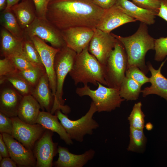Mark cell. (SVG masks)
I'll use <instances>...</instances> for the list:
<instances>
[{"label":"cell","mask_w":167,"mask_h":167,"mask_svg":"<svg viewBox=\"0 0 167 167\" xmlns=\"http://www.w3.org/2000/svg\"><path fill=\"white\" fill-rule=\"evenodd\" d=\"M0 112L10 118L17 117L23 96L8 82L0 84Z\"/></svg>","instance_id":"cell-15"},{"label":"cell","mask_w":167,"mask_h":167,"mask_svg":"<svg viewBox=\"0 0 167 167\" xmlns=\"http://www.w3.org/2000/svg\"><path fill=\"white\" fill-rule=\"evenodd\" d=\"M88 45L77 54L73 66L69 73L75 85L90 83L96 86L97 82L107 86L105 66L101 64L88 50Z\"/></svg>","instance_id":"cell-3"},{"label":"cell","mask_w":167,"mask_h":167,"mask_svg":"<svg viewBox=\"0 0 167 167\" xmlns=\"http://www.w3.org/2000/svg\"><path fill=\"white\" fill-rule=\"evenodd\" d=\"M11 118L13 124L12 135L26 148L32 151L36 142L46 129L38 123L31 124L24 122L18 117Z\"/></svg>","instance_id":"cell-9"},{"label":"cell","mask_w":167,"mask_h":167,"mask_svg":"<svg viewBox=\"0 0 167 167\" xmlns=\"http://www.w3.org/2000/svg\"><path fill=\"white\" fill-rule=\"evenodd\" d=\"M23 0H6L5 9H10L13 6L18 3L20 1Z\"/></svg>","instance_id":"cell-43"},{"label":"cell","mask_w":167,"mask_h":167,"mask_svg":"<svg viewBox=\"0 0 167 167\" xmlns=\"http://www.w3.org/2000/svg\"><path fill=\"white\" fill-rule=\"evenodd\" d=\"M132 2L142 8L158 12L160 6V0H132Z\"/></svg>","instance_id":"cell-38"},{"label":"cell","mask_w":167,"mask_h":167,"mask_svg":"<svg viewBox=\"0 0 167 167\" xmlns=\"http://www.w3.org/2000/svg\"><path fill=\"white\" fill-rule=\"evenodd\" d=\"M41 109L40 104L32 95L24 96L20 104L17 117L26 123L36 124Z\"/></svg>","instance_id":"cell-21"},{"label":"cell","mask_w":167,"mask_h":167,"mask_svg":"<svg viewBox=\"0 0 167 167\" xmlns=\"http://www.w3.org/2000/svg\"><path fill=\"white\" fill-rule=\"evenodd\" d=\"M6 0H0V10L1 11L4 10L6 6Z\"/></svg>","instance_id":"cell-44"},{"label":"cell","mask_w":167,"mask_h":167,"mask_svg":"<svg viewBox=\"0 0 167 167\" xmlns=\"http://www.w3.org/2000/svg\"><path fill=\"white\" fill-rule=\"evenodd\" d=\"M22 43L24 56L34 67L45 71L39 53L31 40L24 37Z\"/></svg>","instance_id":"cell-27"},{"label":"cell","mask_w":167,"mask_h":167,"mask_svg":"<svg viewBox=\"0 0 167 167\" xmlns=\"http://www.w3.org/2000/svg\"><path fill=\"white\" fill-rule=\"evenodd\" d=\"M13 124L11 118L0 112V132L12 135Z\"/></svg>","instance_id":"cell-36"},{"label":"cell","mask_w":167,"mask_h":167,"mask_svg":"<svg viewBox=\"0 0 167 167\" xmlns=\"http://www.w3.org/2000/svg\"><path fill=\"white\" fill-rule=\"evenodd\" d=\"M137 20L128 16L116 4L105 10L96 28L110 33L113 30L124 24Z\"/></svg>","instance_id":"cell-16"},{"label":"cell","mask_w":167,"mask_h":167,"mask_svg":"<svg viewBox=\"0 0 167 167\" xmlns=\"http://www.w3.org/2000/svg\"><path fill=\"white\" fill-rule=\"evenodd\" d=\"M56 114L45 111H41L36 122L46 129L56 132L61 139L67 144L71 145L73 143L72 140L69 137L66 131L58 120Z\"/></svg>","instance_id":"cell-24"},{"label":"cell","mask_w":167,"mask_h":167,"mask_svg":"<svg viewBox=\"0 0 167 167\" xmlns=\"http://www.w3.org/2000/svg\"><path fill=\"white\" fill-rule=\"evenodd\" d=\"M160 6L157 16L167 22V0H160Z\"/></svg>","instance_id":"cell-40"},{"label":"cell","mask_w":167,"mask_h":167,"mask_svg":"<svg viewBox=\"0 0 167 167\" xmlns=\"http://www.w3.org/2000/svg\"><path fill=\"white\" fill-rule=\"evenodd\" d=\"M117 40L111 33H107L95 28L93 35L88 45V50L105 66Z\"/></svg>","instance_id":"cell-10"},{"label":"cell","mask_w":167,"mask_h":167,"mask_svg":"<svg viewBox=\"0 0 167 167\" xmlns=\"http://www.w3.org/2000/svg\"><path fill=\"white\" fill-rule=\"evenodd\" d=\"M17 72L0 78V84L7 81L23 96L32 95L34 88Z\"/></svg>","instance_id":"cell-29"},{"label":"cell","mask_w":167,"mask_h":167,"mask_svg":"<svg viewBox=\"0 0 167 167\" xmlns=\"http://www.w3.org/2000/svg\"><path fill=\"white\" fill-rule=\"evenodd\" d=\"M97 112V108L92 101L87 112L80 118L75 120L69 119L59 109L57 110L54 114L57 115L70 138L72 140L82 142L86 135L92 134L93 130L99 127V124L93 118L94 114Z\"/></svg>","instance_id":"cell-5"},{"label":"cell","mask_w":167,"mask_h":167,"mask_svg":"<svg viewBox=\"0 0 167 167\" xmlns=\"http://www.w3.org/2000/svg\"><path fill=\"white\" fill-rule=\"evenodd\" d=\"M0 54L4 58L23 55L22 41L18 39L2 27L0 30Z\"/></svg>","instance_id":"cell-23"},{"label":"cell","mask_w":167,"mask_h":167,"mask_svg":"<svg viewBox=\"0 0 167 167\" xmlns=\"http://www.w3.org/2000/svg\"><path fill=\"white\" fill-rule=\"evenodd\" d=\"M6 145L10 157L21 167H36V160L32 150L26 148L12 135L2 134Z\"/></svg>","instance_id":"cell-14"},{"label":"cell","mask_w":167,"mask_h":167,"mask_svg":"<svg viewBox=\"0 0 167 167\" xmlns=\"http://www.w3.org/2000/svg\"><path fill=\"white\" fill-rule=\"evenodd\" d=\"M129 16L147 25L153 24L158 12L140 7L128 0H118L116 4Z\"/></svg>","instance_id":"cell-19"},{"label":"cell","mask_w":167,"mask_h":167,"mask_svg":"<svg viewBox=\"0 0 167 167\" xmlns=\"http://www.w3.org/2000/svg\"><path fill=\"white\" fill-rule=\"evenodd\" d=\"M0 167H16V163L10 157L3 158L0 161Z\"/></svg>","instance_id":"cell-42"},{"label":"cell","mask_w":167,"mask_h":167,"mask_svg":"<svg viewBox=\"0 0 167 167\" xmlns=\"http://www.w3.org/2000/svg\"><path fill=\"white\" fill-rule=\"evenodd\" d=\"M53 132L46 129L36 142L32 151L36 160V167H51L54 157L58 153V143L52 140Z\"/></svg>","instance_id":"cell-11"},{"label":"cell","mask_w":167,"mask_h":167,"mask_svg":"<svg viewBox=\"0 0 167 167\" xmlns=\"http://www.w3.org/2000/svg\"><path fill=\"white\" fill-rule=\"evenodd\" d=\"M142 86L133 79L126 76L119 89L121 97L127 101L137 100L141 92Z\"/></svg>","instance_id":"cell-26"},{"label":"cell","mask_w":167,"mask_h":167,"mask_svg":"<svg viewBox=\"0 0 167 167\" xmlns=\"http://www.w3.org/2000/svg\"><path fill=\"white\" fill-rule=\"evenodd\" d=\"M142 103L139 102L134 105L132 110L128 117L130 127L143 130L145 127V115L142 109Z\"/></svg>","instance_id":"cell-30"},{"label":"cell","mask_w":167,"mask_h":167,"mask_svg":"<svg viewBox=\"0 0 167 167\" xmlns=\"http://www.w3.org/2000/svg\"><path fill=\"white\" fill-rule=\"evenodd\" d=\"M24 37L28 38L37 36L55 48L61 49L66 46L61 31L47 19L36 17L24 30Z\"/></svg>","instance_id":"cell-8"},{"label":"cell","mask_w":167,"mask_h":167,"mask_svg":"<svg viewBox=\"0 0 167 167\" xmlns=\"http://www.w3.org/2000/svg\"><path fill=\"white\" fill-rule=\"evenodd\" d=\"M127 65V58L125 49L118 40L105 66V79L108 87L120 89L126 76Z\"/></svg>","instance_id":"cell-7"},{"label":"cell","mask_w":167,"mask_h":167,"mask_svg":"<svg viewBox=\"0 0 167 167\" xmlns=\"http://www.w3.org/2000/svg\"><path fill=\"white\" fill-rule=\"evenodd\" d=\"M0 23L4 28L19 39L23 40L24 37V31L20 26L12 10L5 9L1 11Z\"/></svg>","instance_id":"cell-25"},{"label":"cell","mask_w":167,"mask_h":167,"mask_svg":"<svg viewBox=\"0 0 167 167\" xmlns=\"http://www.w3.org/2000/svg\"><path fill=\"white\" fill-rule=\"evenodd\" d=\"M37 49L48 77L50 87L54 97L56 91L57 80L54 68L55 58L60 49L50 46L37 36L30 38Z\"/></svg>","instance_id":"cell-12"},{"label":"cell","mask_w":167,"mask_h":167,"mask_svg":"<svg viewBox=\"0 0 167 167\" xmlns=\"http://www.w3.org/2000/svg\"><path fill=\"white\" fill-rule=\"evenodd\" d=\"M10 9L15 14L20 26L24 31L36 17L32 0H23L13 6Z\"/></svg>","instance_id":"cell-22"},{"label":"cell","mask_w":167,"mask_h":167,"mask_svg":"<svg viewBox=\"0 0 167 167\" xmlns=\"http://www.w3.org/2000/svg\"><path fill=\"white\" fill-rule=\"evenodd\" d=\"M17 73L34 88L42 76L46 73L45 70L36 67L22 71H18Z\"/></svg>","instance_id":"cell-31"},{"label":"cell","mask_w":167,"mask_h":167,"mask_svg":"<svg viewBox=\"0 0 167 167\" xmlns=\"http://www.w3.org/2000/svg\"><path fill=\"white\" fill-rule=\"evenodd\" d=\"M0 155L3 158L10 157L7 147L5 142L2 134H0Z\"/></svg>","instance_id":"cell-41"},{"label":"cell","mask_w":167,"mask_h":167,"mask_svg":"<svg viewBox=\"0 0 167 167\" xmlns=\"http://www.w3.org/2000/svg\"><path fill=\"white\" fill-rule=\"evenodd\" d=\"M58 157L54 164L56 167H82L94 157L95 151L90 149L84 153L77 155L70 152L68 148L58 146Z\"/></svg>","instance_id":"cell-17"},{"label":"cell","mask_w":167,"mask_h":167,"mask_svg":"<svg viewBox=\"0 0 167 167\" xmlns=\"http://www.w3.org/2000/svg\"><path fill=\"white\" fill-rule=\"evenodd\" d=\"M105 10L92 0H52L46 19L61 31L77 27L95 28Z\"/></svg>","instance_id":"cell-1"},{"label":"cell","mask_w":167,"mask_h":167,"mask_svg":"<svg viewBox=\"0 0 167 167\" xmlns=\"http://www.w3.org/2000/svg\"><path fill=\"white\" fill-rule=\"evenodd\" d=\"M93 2L100 8L107 10L115 5L118 0H92Z\"/></svg>","instance_id":"cell-39"},{"label":"cell","mask_w":167,"mask_h":167,"mask_svg":"<svg viewBox=\"0 0 167 167\" xmlns=\"http://www.w3.org/2000/svg\"><path fill=\"white\" fill-rule=\"evenodd\" d=\"M130 141L127 148L128 151L143 153L145 148L147 139L143 130L130 127Z\"/></svg>","instance_id":"cell-28"},{"label":"cell","mask_w":167,"mask_h":167,"mask_svg":"<svg viewBox=\"0 0 167 167\" xmlns=\"http://www.w3.org/2000/svg\"><path fill=\"white\" fill-rule=\"evenodd\" d=\"M111 33L124 47L127 58V68L137 67L147 74L149 71L145 64V57L149 50H154L155 39L149 34L147 25L141 23L136 32L128 36Z\"/></svg>","instance_id":"cell-2"},{"label":"cell","mask_w":167,"mask_h":167,"mask_svg":"<svg viewBox=\"0 0 167 167\" xmlns=\"http://www.w3.org/2000/svg\"><path fill=\"white\" fill-rule=\"evenodd\" d=\"M34 4L36 17L47 19L46 13L48 5L52 0H32Z\"/></svg>","instance_id":"cell-37"},{"label":"cell","mask_w":167,"mask_h":167,"mask_svg":"<svg viewBox=\"0 0 167 167\" xmlns=\"http://www.w3.org/2000/svg\"><path fill=\"white\" fill-rule=\"evenodd\" d=\"M146 129L148 131L151 130L153 128V126L152 123L148 122L146 124L145 126Z\"/></svg>","instance_id":"cell-45"},{"label":"cell","mask_w":167,"mask_h":167,"mask_svg":"<svg viewBox=\"0 0 167 167\" xmlns=\"http://www.w3.org/2000/svg\"><path fill=\"white\" fill-rule=\"evenodd\" d=\"M165 62L157 70L155 69L150 62L147 63V66L151 73L149 78L150 86L141 91L142 96L145 97L150 94H156L163 98L167 101V79L161 74V70Z\"/></svg>","instance_id":"cell-18"},{"label":"cell","mask_w":167,"mask_h":167,"mask_svg":"<svg viewBox=\"0 0 167 167\" xmlns=\"http://www.w3.org/2000/svg\"><path fill=\"white\" fill-rule=\"evenodd\" d=\"M77 54L66 46L60 49L56 55L54 68L56 75L57 88L53 106L50 113L54 114L59 109L64 113L70 112L69 107L64 105L63 88L65 78L74 64Z\"/></svg>","instance_id":"cell-4"},{"label":"cell","mask_w":167,"mask_h":167,"mask_svg":"<svg viewBox=\"0 0 167 167\" xmlns=\"http://www.w3.org/2000/svg\"><path fill=\"white\" fill-rule=\"evenodd\" d=\"M32 95L40 104L43 110L50 113L54 101V96L50 87L46 73L44 74L34 88Z\"/></svg>","instance_id":"cell-20"},{"label":"cell","mask_w":167,"mask_h":167,"mask_svg":"<svg viewBox=\"0 0 167 167\" xmlns=\"http://www.w3.org/2000/svg\"><path fill=\"white\" fill-rule=\"evenodd\" d=\"M125 76L133 79L142 86L149 82V78L147 77L145 74L137 67L131 66L127 68Z\"/></svg>","instance_id":"cell-32"},{"label":"cell","mask_w":167,"mask_h":167,"mask_svg":"<svg viewBox=\"0 0 167 167\" xmlns=\"http://www.w3.org/2000/svg\"><path fill=\"white\" fill-rule=\"evenodd\" d=\"M154 50L155 60L157 62L162 61L167 56V37L155 39Z\"/></svg>","instance_id":"cell-33"},{"label":"cell","mask_w":167,"mask_h":167,"mask_svg":"<svg viewBox=\"0 0 167 167\" xmlns=\"http://www.w3.org/2000/svg\"><path fill=\"white\" fill-rule=\"evenodd\" d=\"M18 71L29 69L34 67L23 55H15L8 58Z\"/></svg>","instance_id":"cell-34"},{"label":"cell","mask_w":167,"mask_h":167,"mask_svg":"<svg viewBox=\"0 0 167 167\" xmlns=\"http://www.w3.org/2000/svg\"><path fill=\"white\" fill-rule=\"evenodd\" d=\"M98 88L95 90L91 89L87 84L77 88L76 93L80 96H88L92 100L97 109V112H111L119 107L125 100L120 95L118 88L106 87L97 82Z\"/></svg>","instance_id":"cell-6"},{"label":"cell","mask_w":167,"mask_h":167,"mask_svg":"<svg viewBox=\"0 0 167 167\" xmlns=\"http://www.w3.org/2000/svg\"><path fill=\"white\" fill-rule=\"evenodd\" d=\"M94 29L88 27H71L62 30L66 46L77 54L88 45L94 33Z\"/></svg>","instance_id":"cell-13"},{"label":"cell","mask_w":167,"mask_h":167,"mask_svg":"<svg viewBox=\"0 0 167 167\" xmlns=\"http://www.w3.org/2000/svg\"><path fill=\"white\" fill-rule=\"evenodd\" d=\"M18 71L8 58L0 59V78L16 73Z\"/></svg>","instance_id":"cell-35"}]
</instances>
